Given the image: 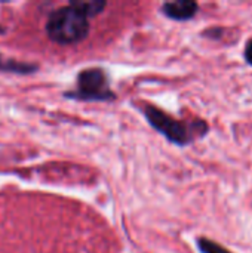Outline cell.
<instances>
[{"label": "cell", "mask_w": 252, "mask_h": 253, "mask_svg": "<svg viewBox=\"0 0 252 253\" xmlns=\"http://www.w3.org/2000/svg\"><path fill=\"white\" fill-rule=\"evenodd\" d=\"M67 96L85 101H102L113 98V92L108 89V80L102 70L88 68L77 77V89L68 92Z\"/></svg>", "instance_id": "cell-2"}, {"label": "cell", "mask_w": 252, "mask_h": 253, "mask_svg": "<svg viewBox=\"0 0 252 253\" xmlns=\"http://www.w3.org/2000/svg\"><path fill=\"white\" fill-rule=\"evenodd\" d=\"M36 70H37L36 64L16 61L13 58H6V56L0 55V71L15 73V74H30V73H34Z\"/></svg>", "instance_id": "cell-5"}, {"label": "cell", "mask_w": 252, "mask_h": 253, "mask_svg": "<svg viewBox=\"0 0 252 253\" xmlns=\"http://www.w3.org/2000/svg\"><path fill=\"white\" fill-rule=\"evenodd\" d=\"M199 248H201L202 253H229L227 251H224L220 245H217L211 240H206V239L199 240Z\"/></svg>", "instance_id": "cell-6"}, {"label": "cell", "mask_w": 252, "mask_h": 253, "mask_svg": "<svg viewBox=\"0 0 252 253\" xmlns=\"http://www.w3.org/2000/svg\"><path fill=\"white\" fill-rule=\"evenodd\" d=\"M245 59H247L248 64L252 65V39L248 42V44L245 47Z\"/></svg>", "instance_id": "cell-7"}, {"label": "cell", "mask_w": 252, "mask_h": 253, "mask_svg": "<svg viewBox=\"0 0 252 253\" xmlns=\"http://www.w3.org/2000/svg\"><path fill=\"white\" fill-rule=\"evenodd\" d=\"M163 13L175 21H186L196 15L198 3L193 0H177L163 4Z\"/></svg>", "instance_id": "cell-4"}, {"label": "cell", "mask_w": 252, "mask_h": 253, "mask_svg": "<svg viewBox=\"0 0 252 253\" xmlns=\"http://www.w3.org/2000/svg\"><path fill=\"white\" fill-rule=\"evenodd\" d=\"M89 33V16L71 1L67 6L55 9L46 22V34L50 40L59 44H73L82 42Z\"/></svg>", "instance_id": "cell-1"}, {"label": "cell", "mask_w": 252, "mask_h": 253, "mask_svg": "<svg viewBox=\"0 0 252 253\" xmlns=\"http://www.w3.org/2000/svg\"><path fill=\"white\" fill-rule=\"evenodd\" d=\"M144 113L147 116V120L150 125L157 129L160 133H163L169 141L177 144H187L193 138V127L187 126L183 122H178L172 119L171 116L165 114L159 108L154 107H146Z\"/></svg>", "instance_id": "cell-3"}]
</instances>
